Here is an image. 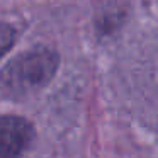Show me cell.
I'll list each match as a JSON object with an SVG mask.
<instances>
[{"instance_id": "obj_1", "label": "cell", "mask_w": 158, "mask_h": 158, "mask_svg": "<svg viewBox=\"0 0 158 158\" xmlns=\"http://www.w3.org/2000/svg\"><path fill=\"white\" fill-rule=\"evenodd\" d=\"M60 58L48 48H34L15 56L0 72V94L24 99L44 89L55 77Z\"/></svg>"}, {"instance_id": "obj_3", "label": "cell", "mask_w": 158, "mask_h": 158, "mask_svg": "<svg viewBox=\"0 0 158 158\" xmlns=\"http://www.w3.org/2000/svg\"><path fill=\"white\" fill-rule=\"evenodd\" d=\"M15 36H17V32H15V29L12 26L0 22V58L12 48Z\"/></svg>"}, {"instance_id": "obj_2", "label": "cell", "mask_w": 158, "mask_h": 158, "mask_svg": "<svg viewBox=\"0 0 158 158\" xmlns=\"http://www.w3.org/2000/svg\"><path fill=\"white\" fill-rule=\"evenodd\" d=\"M34 138V127L19 116L0 117V158H19Z\"/></svg>"}]
</instances>
